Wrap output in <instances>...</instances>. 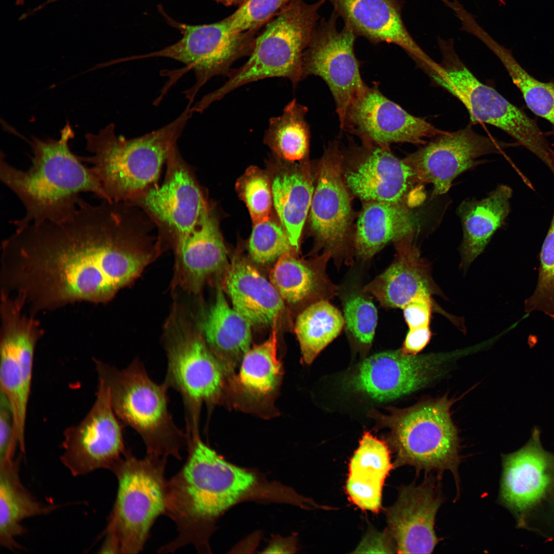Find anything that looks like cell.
I'll return each instance as SVG.
<instances>
[{
  "mask_svg": "<svg viewBox=\"0 0 554 554\" xmlns=\"http://www.w3.org/2000/svg\"><path fill=\"white\" fill-rule=\"evenodd\" d=\"M155 231L129 202L81 199L68 219L17 227L2 242L1 292L34 316L77 302L106 303L160 253Z\"/></svg>",
  "mask_w": 554,
  "mask_h": 554,
  "instance_id": "obj_1",
  "label": "cell"
},
{
  "mask_svg": "<svg viewBox=\"0 0 554 554\" xmlns=\"http://www.w3.org/2000/svg\"><path fill=\"white\" fill-rule=\"evenodd\" d=\"M73 136V131L67 123L58 139L32 137L31 165L25 170L10 164L1 152V182L25 208V215L13 221L16 227L68 219L76 211L82 193H92L106 200L92 168L86 167L80 156L71 150L69 142Z\"/></svg>",
  "mask_w": 554,
  "mask_h": 554,
  "instance_id": "obj_2",
  "label": "cell"
},
{
  "mask_svg": "<svg viewBox=\"0 0 554 554\" xmlns=\"http://www.w3.org/2000/svg\"><path fill=\"white\" fill-rule=\"evenodd\" d=\"M193 111L188 104L176 118L142 136L117 135L113 123L96 133L85 135L90 156H80L91 165L106 200L130 202L157 184L171 146L177 141Z\"/></svg>",
  "mask_w": 554,
  "mask_h": 554,
  "instance_id": "obj_3",
  "label": "cell"
},
{
  "mask_svg": "<svg viewBox=\"0 0 554 554\" xmlns=\"http://www.w3.org/2000/svg\"><path fill=\"white\" fill-rule=\"evenodd\" d=\"M98 378L105 381L114 411L122 423L141 437L147 454L181 460L187 446L186 433L175 424L168 409L169 388L159 384L138 358L118 369L94 359Z\"/></svg>",
  "mask_w": 554,
  "mask_h": 554,
  "instance_id": "obj_4",
  "label": "cell"
},
{
  "mask_svg": "<svg viewBox=\"0 0 554 554\" xmlns=\"http://www.w3.org/2000/svg\"><path fill=\"white\" fill-rule=\"evenodd\" d=\"M167 459L148 454L138 459L126 449L111 471L118 488L105 529L102 552L137 553L156 519L166 511Z\"/></svg>",
  "mask_w": 554,
  "mask_h": 554,
  "instance_id": "obj_5",
  "label": "cell"
},
{
  "mask_svg": "<svg viewBox=\"0 0 554 554\" xmlns=\"http://www.w3.org/2000/svg\"><path fill=\"white\" fill-rule=\"evenodd\" d=\"M326 2L292 0L256 36L246 62L232 69L223 85L204 95V103L210 106L241 86L266 78H288L295 88L303 80V53L320 17L319 10Z\"/></svg>",
  "mask_w": 554,
  "mask_h": 554,
  "instance_id": "obj_6",
  "label": "cell"
},
{
  "mask_svg": "<svg viewBox=\"0 0 554 554\" xmlns=\"http://www.w3.org/2000/svg\"><path fill=\"white\" fill-rule=\"evenodd\" d=\"M446 397L421 402L399 410L390 419L394 467H414L417 472L451 471L459 484V440Z\"/></svg>",
  "mask_w": 554,
  "mask_h": 554,
  "instance_id": "obj_7",
  "label": "cell"
},
{
  "mask_svg": "<svg viewBox=\"0 0 554 554\" xmlns=\"http://www.w3.org/2000/svg\"><path fill=\"white\" fill-rule=\"evenodd\" d=\"M164 337L167 368L164 381L181 395L187 436L199 434L200 412L204 403L220 398L226 371L206 344L199 328L176 318Z\"/></svg>",
  "mask_w": 554,
  "mask_h": 554,
  "instance_id": "obj_8",
  "label": "cell"
},
{
  "mask_svg": "<svg viewBox=\"0 0 554 554\" xmlns=\"http://www.w3.org/2000/svg\"><path fill=\"white\" fill-rule=\"evenodd\" d=\"M451 40L439 39L446 74L434 79L465 106L473 123L493 126L507 133L549 166L554 156L536 121L496 89L480 82L460 60Z\"/></svg>",
  "mask_w": 554,
  "mask_h": 554,
  "instance_id": "obj_9",
  "label": "cell"
},
{
  "mask_svg": "<svg viewBox=\"0 0 554 554\" xmlns=\"http://www.w3.org/2000/svg\"><path fill=\"white\" fill-rule=\"evenodd\" d=\"M180 30L182 37L161 50L129 60L167 57L180 62L195 75L194 84L184 93L191 103L201 87L217 75L227 77L238 60L249 56L257 30L238 32L230 27L226 18L218 22L200 25L172 22Z\"/></svg>",
  "mask_w": 554,
  "mask_h": 554,
  "instance_id": "obj_10",
  "label": "cell"
},
{
  "mask_svg": "<svg viewBox=\"0 0 554 554\" xmlns=\"http://www.w3.org/2000/svg\"><path fill=\"white\" fill-rule=\"evenodd\" d=\"M163 183L155 185L132 200L156 226L159 240L172 246L196 226L208 206L193 167L172 144L166 160Z\"/></svg>",
  "mask_w": 554,
  "mask_h": 554,
  "instance_id": "obj_11",
  "label": "cell"
},
{
  "mask_svg": "<svg viewBox=\"0 0 554 554\" xmlns=\"http://www.w3.org/2000/svg\"><path fill=\"white\" fill-rule=\"evenodd\" d=\"M339 16L332 11L316 25L302 58L303 79L322 78L334 98L340 124L352 103L366 89L354 51L357 37L348 27H337Z\"/></svg>",
  "mask_w": 554,
  "mask_h": 554,
  "instance_id": "obj_12",
  "label": "cell"
},
{
  "mask_svg": "<svg viewBox=\"0 0 554 554\" xmlns=\"http://www.w3.org/2000/svg\"><path fill=\"white\" fill-rule=\"evenodd\" d=\"M0 318L1 390L12 409L15 437L23 445L34 355L44 332L35 317L17 306L3 307Z\"/></svg>",
  "mask_w": 554,
  "mask_h": 554,
  "instance_id": "obj_13",
  "label": "cell"
},
{
  "mask_svg": "<svg viewBox=\"0 0 554 554\" xmlns=\"http://www.w3.org/2000/svg\"><path fill=\"white\" fill-rule=\"evenodd\" d=\"M96 399L85 418L64 432L62 464L73 476L95 470H110L126 448L123 426L113 409L109 388L98 378Z\"/></svg>",
  "mask_w": 554,
  "mask_h": 554,
  "instance_id": "obj_14",
  "label": "cell"
},
{
  "mask_svg": "<svg viewBox=\"0 0 554 554\" xmlns=\"http://www.w3.org/2000/svg\"><path fill=\"white\" fill-rule=\"evenodd\" d=\"M340 128L366 145L389 147L392 143L424 145L446 131L415 116L388 99L377 84L367 86L348 108Z\"/></svg>",
  "mask_w": 554,
  "mask_h": 554,
  "instance_id": "obj_15",
  "label": "cell"
},
{
  "mask_svg": "<svg viewBox=\"0 0 554 554\" xmlns=\"http://www.w3.org/2000/svg\"><path fill=\"white\" fill-rule=\"evenodd\" d=\"M506 145L467 126L433 138L403 160L420 185H432L436 196L447 192L454 179L477 165L480 157L500 152Z\"/></svg>",
  "mask_w": 554,
  "mask_h": 554,
  "instance_id": "obj_16",
  "label": "cell"
},
{
  "mask_svg": "<svg viewBox=\"0 0 554 554\" xmlns=\"http://www.w3.org/2000/svg\"><path fill=\"white\" fill-rule=\"evenodd\" d=\"M451 357L405 354L401 349L380 352L361 363L351 383L374 400H393L428 385L440 375Z\"/></svg>",
  "mask_w": 554,
  "mask_h": 554,
  "instance_id": "obj_17",
  "label": "cell"
},
{
  "mask_svg": "<svg viewBox=\"0 0 554 554\" xmlns=\"http://www.w3.org/2000/svg\"><path fill=\"white\" fill-rule=\"evenodd\" d=\"M320 164L310 206V225L324 252L337 257L346 247L352 214L337 143L328 146Z\"/></svg>",
  "mask_w": 554,
  "mask_h": 554,
  "instance_id": "obj_18",
  "label": "cell"
},
{
  "mask_svg": "<svg viewBox=\"0 0 554 554\" xmlns=\"http://www.w3.org/2000/svg\"><path fill=\"white\" fill-rule=\"evenodd\" d=\"M439 480L427 476L418 486H402L396 502L387 508L388 536L397 552L430 553L439 542L434 528L443 502Z\"/></svg>",
  "mask_w": 554,
  "mask_h": 554,
  "instance_id": "obj_19",
  "label": "cell"
},
{
  "mask_svg": "<svg viewBox=\"0 0 554 554\" xmlns=\"http://www.w3.org/2000/svg\"><path fill=\"white\" fill-rule=\"evenodd\" d=\"M339 17L357 35L377 44H395L403 49L429 74L442 67L416 43L403 22V0H326Z\"/></svg>",
  "mask_w": 554,
  "mask_h": 554,
  "instance_id": "obj_20",
  "label": "cell"
},
{
  "mask_svg": "<svg viewBox=\"0 0 554 554\" xmlns=\"http://www.w3.org/2000/svg\"><path fill=\"white\" fill-rule=\"evenodd\" d=\"M364 145L359 165L344 174L348 189L367 202L404 203L413 187L420 185L411 168L389 147Z\"/></svg>",
  "mask_w": 554,
  "mask_h": 554,
  "instance_id": "obj_21",
  "label": "cell"
},
{
  "mask_svg": "<svg viewBox=\"0 0 554 554\" xmlns=\"http://www.w3.org/2000/svg\"><path fill=\"white\" fill-rule=\"evenodd\" d=\"M413 235L395 242L397 255L392 263L362 289L384 307L403 309L420 293H439L429 264L413 242Z\"/></svg>",
  "mask_w": 554,
  "mask_h": 554,
  "instance_id": "obj_22",
  "label": "cell"
},
{
  "mask_svg": "<svg viewBox=\"0 0 554 554\" xmlns=\"http://www.w3.org/2000/svg\"><path fill=\"white\" fill-rule=\"evenodd\" d=\"M173 248L179 280L192 292L199 291L208 278L225 266L227 250L209 205L195 227Z\"/></svg>",
  "mask_w": 554,
  "mask_h": 554,
  "instance_id": "obj_23",
  "label": "cell"
},
{
  "mask_svg": "<svg viewBox=\"0 0 554 554\" xmlns=\"http://www.w3.org/2000/svg\"><path fill=\"white\" fill-rule=\"evenodd\" d=\"M548 459L540 442V431L535 428L528 443L505 457L500 496L508 506L519 510L539 500L550 482Z\"/></svg>",
  "mask_w": 554,
  "mask_h": 554,
  "instance_id": "obj_24",
  "label": "cell"
},
{
  "mask_svg": "<svg viewBox=\"0 0 554 554\" xmlns=\"http://www.w3.org/2000/svg\"><path fill=\"white\" fill-rule=\"evenodd\" d=\"M225 285L233 308L252 325L275 326L284 300L273 284L243 259L228 267Z\"/></svg>",
  "mask_w": 554,
  "mask_h": 554,
  "instance_id": "obj_25",
  "label": "cell"
},
{
  "mask_svg": "<svg viewBox=\"0 0 554 554\" xmlns=\"http://www.w3.org/2000/svg\"><path fill=\"white\" fill-rule=\"evenodd\" d=\"M328 252L311 262L296 258L291 252L283 254L271 271L270 282L288 303H312L327 300L337 294L338 287L326 273Z\"/></svg>",
  "mask_w": 554,
  "mask_h": 554,
  "instance_id": "obj_26",
  "label": "cell"
},
{
  "mask_svg": "<svg viewBox=\"0 0 554 554\" xmlns=\"http://www.w3.org/2000/svg\"><path fill=\"white\" fill-rule=\"evenodd\" d=\"M252 324L227 303L219 286L215 301L199 324L208 346L225 371H232L250 349Z\"/></svg>",
  "mask_w": 554,
  "mask_h": 554,
  "instance_id": "obj_27",
  "label": "cell"
},
{
  "mask_svg": "<svg viewBox=\"0 0 554 554\" xmlns=\"http://www.w3.org/2000/svg\"><path fill=\"white\" fill-rule=\"evenodd\" d=\"M21 456L0 461V544L9 550L21 549L15 538L26 529L22 521L46 515L58 505L37 500L25 488L19 477Z\"/></svg>",
  "mask_w": 554,
  "mask_h": 554,
  "instance_id": "obj_28",
  "label": "cell"
},
{
  "mask_svg": "<svg viewBox=\"0 0 554 554\" xmlns=\"http://www.w3.org/2000/svg\"><path fill=\"white\" fill-rule=\"evenodd\" d=\"M511 188L499 185L485 198L467 200L459 205L463 238L461 247L465 266L470 264L484 250L492 236L502 226L510 210Z\"/></svg>",
  "mask_w": 554,
  "mask_h": 554,
  "instance_id": "obj_29",
  "label": "cell"
},
{
  "mask_svg": "<svg viewBox=\"0 0 554 554\" xmlns=\"http://www.w3.org/2000/svg\"><path fill=\"white\" fill-rule=\"evenodd\" d=\"M414 220L406 205L367 202L359 216L354 247L359 258L370 259L389 242L414 233Z\"/></svg>",
  "mask_w": 554,
  "mask_h": 554,
  "instance_id": "obj_30",
  "label": "cell"
},
{
  "mask_svg": "<svg viewBox=\"0 0 554 554\" xmlns=\"http://www.w3.org/2000/svg\"><path fill=\"white\" fill-rule=\"evenodd\" d=\"M273 204L295 251L314 191L308 170L294 168L276 174L271 184Z\"/></svg>",
  "mask_w": 554,
  "mask_h": 554,
  "instance_id": "obj_31",
  "label": "cell"
},
{
  "mask_svg": "<svg viewBox=\"0 0 554 554\" xmlns=\"http://www.w3.org/2000/svg\"><path fill=\"white\" fill-rule=\"evenodd\" d=\"M343 315L327 300L308 305L298 315L295 332L303 361L311 363L319 353L341 333Z\"/></svg>",
  "mask_w": 554,
  "mask_h": 554,
  "instance_id": "obj_32",
  "label": "cell"
},
{
  "mask_svg": "<svg viewBox=\"0 0 554 554\" xmlns=\"http://www.w3.org/2000/svg\"><path fill=\"white\" fill-rule=\"evenodd\" d=\"M478 39L501 62L527 107L551 124V133L554 135V80L544 82L536 79L518 63L510 50L498 43L486 31L479 33Z\"/></svg>",
  "mask_w": 554,
  "mask_h": 554,
  "instance_id": "obj_33",
  "label": "cell"
},
{
  "mask_svg": "<svg viewBox=\"0 0 554 554\" xmlns=\"http://www.w3.org/2000/svg\"><path fill=\"white\" fill-rule=\"evenodd\" d=\"M308 108L294 98L281 115L269 119L264 141L281 158L290 162L303 160L308 152L310 129L306 120Z\"/></svg>",
  "mask_w": 554,
  "mask_h": 554,
  "instance_id": "obj_34",
  "label": "cell"
},
{
  "mask_svg": "<svg viewBox=\"0 0 554 554\" xmlns=\"http://www.w3.org/2000/svg\"><path fill=\"white\" fill-rule=\"evenodd\" d=\"M273 327L268 339L255 345L244 354L237 376L242 390L255 398L266 396L280 381L282 365L277 356V330Z\"/></svg>",
  "mask_w": 554,
  "mask_h": 554,
  "instance_id": "obj_35",
  "label": "cell"
},
{
  "mask_svg": "<svg viewBox=\"0 0 554 554\" xmlns=\"http://www.w3.org/2000/svg\"><path fill=\"white\" fill-rule=\"evenodd\" d=\"M524 308L527 313L542 312L554 321V216L540 251L537 286Z\"/></svg>",
  "mask_w": 554,
  "mask_h": 554,
  "instance_id": "obj_36",
  "label": "cell"
},
{
  "mask_svg": "<svg viewBox=\"0 0 554 554\" xmlns=\"http://www.w3.org/2000/svg\"><path fill=\"white\" fill-rule=\"evenodd\" d=\"M367 293L353 291L343 300L344 326L358 343L369 346L373 341L378 322V311Z\"/></svg>",
  "mask_w": 554,
  "mask_h": 554,
  "instance_id": "obj_37",
  "label": "cell"
},
{
  "mask_svg": "<svg viewBox=\"0 0 554 554\" xmlns=\"http://www.w3.org/2000/svg\"><path fill=\"white\" fill-rule=\"evenodd\" d=\"M394 468L386 444L365 432L349 464V474L385 481Z\"/></svg>",
  "mask_w": 554,
  "mask_h": 554,
  "instance_id": "obj_38",
  "label": "cell"
},
{
  "mask_svg": "<svg viewBox=\"0 0 554 554\" xmlns=\"http://www.w3.org/2000/svg\"><path fill=\"white\" fill-rule=\"evenodd\" d=\"M248 249L253 261L260 264H269L295 250L283 227L270 219L254 225Z\"/></svg>",
  "mask_w": 554,
  "mask_h": 554,
  "instance_id": "obj_39",
  "label": "cell"
},
{
  "mask_svg": "<svg viewBox=\"0 0 554 554\" xmlns=\"http://www.w3.org/2000/svg\"><path fill=\"white\" fill-rule=\"evenodd\" d=\"M237 186L253 224L269 219L273 199L271 185L267 176L259 169L251 167L238 181Z\"/></svg>",
  "mask_w": 554,
  "mask_h": 554,
  "instance_id": "obj_40",
  "label": "cell"
},
{
  "mask_svg": "<svg viewBox=\"0 0 554 554\" xmlns=\"http://www.w3.org/2000/svg\"><path fill=\"white\" fill-rule=\"evenodd\" d=\"M292 1L246 0L226 19L236 32L257 30Z\"/></svg>",
  "mask_w": 554,
  "mask_h": 554,
  "instance_id": "obj_41",
  "label": "cell"
},
{
  "mask_svg": "<svg viewBox=\"0 0 554 554\" xmlns=\"http://www.w3.org/2000/svg\"><path fill=\"white\" fill-rule=\"evenodd\" d=\"M384 481L348 474L345 489L349 500L365 510L378 512L382 507Z\"/></svg>",
  "mask_w": 554,
  "mask_h": 554,
  "instance_id": "obj_42",
  "label": "cell"
},
{
  "mask_svg": "<svg viewBox=\"0 0 554 554\" xmlns=\"http://www.w3.org/2000/svg\"><path fill=\"white\" fill-rule=\"evenodd\" d=\"M0 461L14 458L18 447L14 436V419L11 406L4 393L0 395Z\"/></svg>",
  "mask_w": 554,
  "mask_h": 554,
  "instance_id": "obj_43",
  "label": "cell"
},
{
  "mask_svg": "<svg viewBox=\"0 0 554 554\" xmlns=\"http://www.w3.org/2000/svg\"><path fill=\"white\" fill-rule=\"evenodd\" d=\"M431 294L421 293L403 308L405 320L410 328L429 326L432 313Z\"/></svg>",
  "mask_w": 554,
  "mask_h": 554,
  "instance_id": "obj_44",
  "label": "cell"
},
{
  "mask_svg": "<svg viewBox=\"0 0 554 554\" xmlns=\"http://www.w3.org/2000/svg\"><path fill=\"white\" fill-rule=\"evenodd\" d=\"M431 338L429 326L410 328L401 350L405 354L417 355L427 345Z\"/></svg>",
  "mask_w": 554,
  "mask_h": 554,
  "instance_id": "obj_45",
  "label": "cell"
},
{
  "mask_svg": "<svg viewBox=\"0 0 554 554\" xmlns=\"http://www.w3.org/2000/svg\"><path fill=\"white\" fill-rule=\"evenodd\" d=\"M226 6L241 5L246 0H216Z\"/></svg>",
  "mask_w": 554,
  "mask_h": 554,
  "instance_id": "obj_46",
  "label": "cell"
},
{
  "mask_svg": "<svg viewBox=\"0 0 554 554\" xmlns=\"http://www.w3.org/2000/svg\"><path fill=\"white\" fill-rule=\"evenodd\" d=\"M18 1H19V2H24L25 1V0H18Z\"/></svg>",
  "mask_w": 554,
  "mask_h": 554,
  "instance_id": "obj_47",
  "label": "cell"
}]
</instances>
